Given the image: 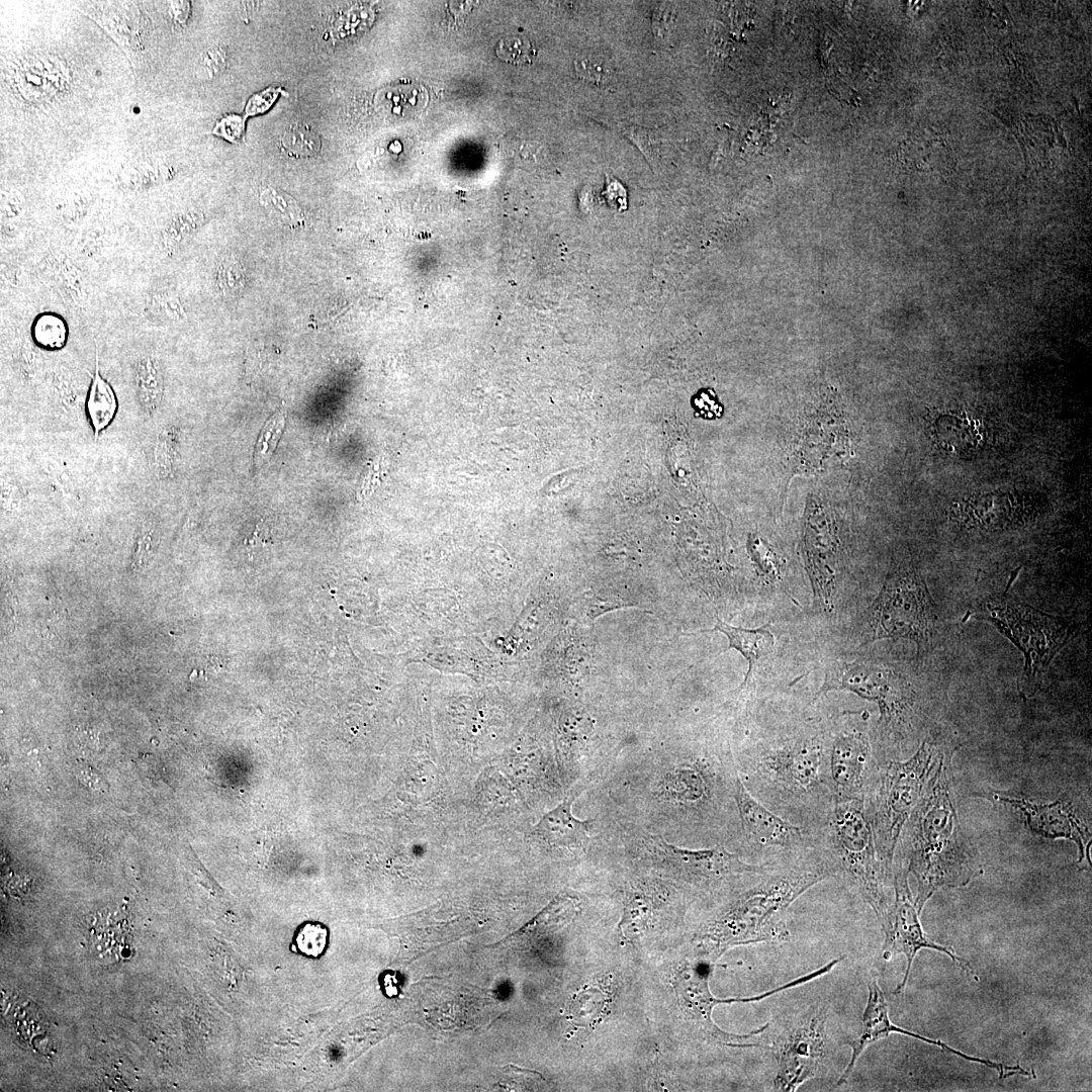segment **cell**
Returning <instances> with one entry per match:
<instances>
[{
    "mask_svg": "<svg viewBox=\"0 0 1092 1092\" xmlns=\"http://www.w3.org/2000/svg\"><path fill=\"white\" fill-rule=\"evenodd\" d=\"M900 157L909 167L929 170L944 164L948 158L945 141L937 132L920 131L911 135L901 147Z\"/></svg>",
    "mask_w": 1092,
    "mask_h": 1092,
    "instance_id": "44dd1931",
    "label": "cell"
},
{
    "mask_svg": "<svg viewBox=\"0 0 1092 1092\" xmlns=\"http://www.w3.org/2000/svg\"><path fill=\"white\" fill-rule=\"evenodd\" d=\"M708 977L709 973L705 969L703 970L691 965L687 966L678 973L676 977V989L678 997L680 998L681 1009L687 1017L693 1021L706 1036L721 1042L734 1043L736 1045H740V1042L764 1033L767 1030L769 1023L766 1022L746 1034H731L723 1031L714 1023L712 1019L714 1006L723 1003L761 1001L793 987V983L789 981L755 996L718 999L710 992Z\"/></svg>",
    "mask_w": 1092,
    "mask_h": 1092,
    "instance_id": "9a60e30c",
    "label": "cell"
},
{
    "mask_svg": "<svg viewBox=\"0 0 1092 1092\" xmlns=\"http://www.w3.org/2000/svg\"><path fill=\"white\" fill-rule=\"evenodd\" d=\"M829 726L810 721L761 739L747 753L748 791L771 811L815 836L834 806Z\"/></svg>",
    "mask_w": 1092,
    "mask_h": 1092,
    "instance_id": "6da1fadb",
    "label": "cell"
},
{
    "mask_svg": "<svg viewBox=\"0 0 1092 1092\" xmlns=\"http://www.w3.org/2000/svg\"><path fill=\"white\" fill-rule=\"evenodd\" d=\"M944 757L941 744L927 738L910 757L876 766L863 802L878 854L891 870L902 828Z\"/></svg>",
    "mask_w": 1092,
    "mask_h": 1092,
    "instance_id": "8992f818",
    "label": "cell"
},
{
    "mask_svg": "<svg viewBox=\"0 0 1092 1092\" xmlns=\"http://www.w3.org/2000/svg\"><path fill=\"white\" fill-rule=\"evenodd\" d=\"M938 616L918 569L907 561L892 566L867 615L862 644L882 639L912 641L921 657L932 648Z\"/></svg>",
    "mask_w": 1092,
    "mask_h": 1092,
    "instance_id": "ba28073f",
    "label": "cell"
},
{
    "mask_svg": "<svg viewBox=\"0 0 1092 1092\" xmlns=\"http://www.w3.org/2000/svg\"><path fill=\"white\" fill-rule=\"evenodd\" d=\"M261 199L266 207L279 216L286 219H297L299 217V209L297 205L288 196L278 192L272 188L265 190Z\"/></svg>",
    "mask_w": 1092,
    "mask_h": 1092,
    "instance_id": "d6a6232c",
    "label": "cell"
},
{
    "mask_svg": "<svg viewBox=\"0 0 1092 1092\" xmlns=\"http://www.w3.org/2000/svg\"><path fill=\"white\" fill-rule=\"evenodd\" d=\"M280 146L287 155L296 158H305L315 155L322 142L313 127L304 123H293L285 128L281 138Z\"/></svg>",
    "mask_w": 1092,
    "mask_h": 1092,
    "instance_id": "603a6c76",
    "label": "cell"
},
{
    "mask_svg": "<svg viewBox=\"0 0 1092 1092\" xmlns=\"http://www.w3.org/2000/svg\"><path fill=\"white\" fill-rule=\"evenodd\" d=\"M842 715L829 726V776L834 802L863 800L878 764L866 725Z\"/></svg>",
    "mask_w": 1092,
    "mask_h": 1092,
    "instance_id": "30bf717a",
    "label": "cell"
},
{
    "mask_svg": "<svg viewBox=\"0 0 1092 1092\" xmlns=\"http://www.w3.org/2000/svg\"><path fill=\"white\" fill-rule=\"evenodd\" d=\"M245 283V274L240 263L231 255L221 258L216 270V285L224 297H233L241 292Z\"/></svg>",
    "mask_w": 1092,
    "mask_h": 1092,
    "instance_id": "f546056e",
    "label": "cell"
},
{
    "mask_svg": "<svg viewBox=\"0 0 1092 1092\" xmlns=\"http://www.w3.org/2000/svg\"><path fill=\"white\" fill-rule=\"evenodd\" d=\"M159 543V529L154 518L143 520L132 548L131 565L134 569H144L152 559Z\"/></svg>",
    "mask_w": 1092,
    "mask_h": 1092,
    "instance_id": "484cf974",
    "label": "cell"
},
{
    "mask_svg": "<svg viewBox=\"0 0 1092 1092\" xmlns=\"http://www.w3.org/2000/svg\"><path fill=\"white\" fill-rule=\"evenodd\" d=\"M802 544L814 603L830 612L837 588L840 541L832 519L814 502L806 510Z\"/></svg>",
    "mask_w": 1092,
    "mask_h": 1092,
    "instance_id": "5bb4252c",
    "label": "cell"
},
{
    "mask_svg": "<svg viewBox=\"0 0 1092 1092\" xmlns=\"http://www.w3.org/2000/svg\"><path fill=\"white\" fill-rule=\"evenodd\" d=\"M994 798L997 802L1016 810L1034 834L1051 839L1065 838L1073 841L1079 850L1078 862L1082 863L1087 860L1090 866L1088 855L1091 839L1090 831L1076 816L1069 804L1061 801L1036 803L1024 798L1001 794H995Z\"/></svg>",
    "mask_w": 1092,
    "mask_h": 1092,
    "instance_id": "e0dca14e",
    "label": "cell"
},
{
    "mask_svg": "<svg viewBox=\"0 0 1092 1092\" xmlns=\"http://www.w3.org/2000/svg\"><path fill=\"white\" fill-rule=\"evenodd\" d=\"M245 128L244 118L238 114H229L221 117L213 128V133L231 142L237 143L241 139Z\"/></svg>",
    "mask_w": 1092,
    "mask_h": 1092,
    "instance_id": "e575fe53",
    "label": "cell"
},
{
    "mask_svg": "<svg viewBox=\"0 0 1092 1092\" xmlns=\"http://www.w3.org/2000/svg\"><path fill=\"white\" fill-rule=\"evenodd\" d=\"M135 384L139 400L143 408L155 413L162 401L164 391L163 373L159 359L155 355H145L135 366Z\"/></svg>",
    "mask_w": 1092,
    "mask_h": 1092,
    "instance_id": "7402d4cb",
    "label": "cell"
},
{
    "mask_svg": "<svg viewBox=\"0 0 1092 1092\" xmlns=\"http://www.w3.org/2000/svg\"><path fill=\"white\" fill-rule=\"evenodd\" d=\"M970 618L992 624L1022 653L1021 695L1039 687L1052 660L1079 629L1072 618L1044 613L1006 594L977 601L966 613V619Z\"/></svg>",
    "mask_w": 1092,
    "mask_h": 1092,
    "instance_id": "52a82bcc",
    "label": "cell"
},
{
    "mask_svg": "<svg viewBox=\"0 0 1092 1092\" xmlns=\"http://www.w3.org/2000/svg\"><path fill=\"white\" fill-rule=\"evenodd\" d=\"M768 627L769 623L755 629L736 627L717 618L713 628L689 633L688 635L700 632H721L727 637L728 646L720 653H723L728 649H735L740 652L748 662L747 672L738 689V691H741L747 687L758 661L774 651L776 639Z\"/></svg>",
    "mask_w": 1092,
    "mask_h": 1092,
    "instance_id": "d6986e66",
    "label": "cell"
},
{
    "mask_svg": "<svg viewBox=\"0 0 1092 1092\" xmlns=\"http://www.w3.org/2000/svg\"><path fill=\"white\" fill-rule=\"evenodd\" d=\"M733 798L743 838L755 851L770 849L789 855L816 846L815 836L758 801L745 787L739 774L734 782Z\"/></svg>",
    "mask_w": 1092,
    "mask_h": 1092,
    "instance_id": "4fadbf2b",
    "label": "cell"
},
{
    "mask_svg": "<svg viewBox=\"0 0 1092 1092\" xmlns=\"http://www.w3.org/2000/svg\"><path fill=\"white\" fill-rule=\"evenodd\" d=\"M33 342L46 350L61 349L67 341L68 329L65 321L57 313L43 312L35 317L31 326Z\"/></svg>",
    "mask_w": 1092,
    "mask_h": 1092,
    "instance_id": "cb8c5ba5",
    "label": "cell"
},
{
    "mask_svg": "<svg viewBox=\"0 0 1092 1092\" xmlns=\"http://www.w3.org/2000/svg\"><path fill=\"white\" fill-rule=\"evenodd\" d=\"M847 691L879 707V739L874 748L878 763L901 759L919 717L918 698L900 673L862 659H834L824 669L816 696Z\"/></svg>",
    "mask_w": 1092,
    "mask_h": 1092,
    "instance_id": "277c9868",
    "label": "cell"
},
{
    "mask_svg": "<svg viewBox=\"0 0 1092 1092\" xmlns=\"http://www.w3.org/2000/svg\"><path fill=\"white\" fill-rule=\"evenodd\" d=\"M328 937L329 929L325 924L305 922L297 929L293 942L302 954L317 958L324 953Z\"/></svg>",
    "mask_w": 1092,
    "mask_h": 1092,
    "instance_id": "83f0119b",
    "label": "cell"
},
{
    "mask_svg": "<svg viewBox=\"0 0 1092 1092\" xmlns=\"http://www.w3.org/2000/svg\"><path fill=\"white\" fill-rule=\"evenodd\" d=\"M827 1008L812 1006L782 1025L770 1049L776 1059L772 1089L794 1092L820 1075L830 1056Z\"/></svg>",
    "mask_w": 1092,
    "mask_h": 1092,
    "instance_id": "9c48e42d",
    "label": "cell"
},
{
    "mask_svg": "<svg viewBox=\"0 0 1092 1092\" xmlns=\"http://www.w3.org/2000/svg\"><path fill=\"white\" fill-rule=\"evenodd\" d=\"M868 989L869 996L867 1005L862 1013L859 1034L856 1037L847 1039L845 1041V1043L851 1049V1055L848 1064L846 1065L845 1069L837 1080L838 1086H841L847 1082L849 1076L851 1075L855 1067L857 1060L859 1059L863 1051L873 1042L888 1037L891 1033L905 1034L922 1040L924 1042L938 1045L941 1049L947 1051L948 1053L963 1058L964 1060L995 1069L997 1072L1002 1069L1001 1063L966 1055L960 1051L952 1049L951 1046L945 1044L938 1039H931L895 1025L891 1022L889 1018L886 999L876 978H873L869 982Z\"/></svg>",
    "mask_w": 1092,
    "mask_h": 1092,
    "instance_id": "2e32d148",
    "label": "cell"
},
{
    "mask_svg": "<svg viewBox=\"0 0 1092 1092\" xmlns=\"http://www.w3.org/2000/svg\"><path fill=\"white\" fill-rule=\"evenodd\" d=\"M573 796L565 798L546 813L534 826L533 834L540 840L558 847H582L589 840L592 822L573 816Z\"/></svg>",
    "mask_w": 1092,
    "mask_h": 1092,
    "instance_id": "ac0fdd59",
    "label": "cell"
},
{
    "mask_svg": "<svg viewBox=\"0 0 1092 1092\" xmlns=\"http://www.w3.org/2000/svg\"><path fill=\"white\" fill-rule=\"evenodd\" d=\"M226 54L221 48H213L204 53L200 60V68L205 76L212 78L219 74L225 66Z\"/></svg>",
    "mask_w": 1092,
    "mask_h": 1092,
    "instance_id": "8d00e7d4",
    "label": "cell"
},
{
    "mask_svg": "<svg viewBox=\"0 0 1092 1092\" xmlns=\"http://www.w3.org/2000/svg\"><path fill=\"white\" fill-rule=\"evenodd\" d=\"M944 760L906 820L897 844L901 861L916 880L914 902L920 912L938 889L966 886L982 873L962 831Z\"/></svg>",
    "mask_w": 1092,
    "mask_h": 1092,
    "instance_id": "3957f363",
    "label": "cell"
},
{
    "mask_svg": "<svg viewBox=\"0 0 1092 1092\" xmlns=\"http://www.w3.org/2000/svg\"><path fill=\"white\" fill-rule=\"evenodd\" d=\"M175 459L174 436L169 431H164L157 438L155 447V463L159 474L167 476Z\"/></svg>",
    "mask_w": 1092,
    "mask_h": 1092,
    "instance_id": "836d02e7",
    "label": "cell"
},
{
    "mask_svg": "<svg viewBox=\"0 0 1092 1092\" xmlns=\"http://www.w3.org/2000/svg\"><path fill=\"white\" fill-rule=\"evenodd\" d=\"M147 311L154 318L181 321L185 312L178 297L168 290H156L147 300Z\"/></svg>",
    "mask_w": 1092,
    "mask_h": 1092,
    "instance_id": "4dcf8cb0",
    "label": "cell"
},
{
    "mask_svg": "<svg viewBox=\"0 0 1092 1092\" xmlns=\"http://www.w3.org/2000/svg\"><path fill=\"white\" fill-rule=\"evenodd\" d=\"M284 424L285 414L283 411L277 412L267 421L256 442L255 459L257 462H263L272 454L280 439Z\"/></svg>",
    "mask_w": 1092,
    "mask_h": 1092,
    "instance_id": "1f68e13d",
    "label": "cell"
},
{
    "mask_svg": "<svg viewBox=\"0 0 1092 1092\" xmlns=\"http://www.w3.org/2000/svg\"><path fill=\"white\" fill-rule=\"evenodd\" d=\"M647 843L652 857L658 863L698 887L715 886L732 879L761 873L770 863L746 862L721 844L702 849L682 848L654 834H650Z\"/></svg>",
    "mask_w": 1092,
    "mask_h": 1092,
    "instance_id": "7c38bea8",
    "label": "cell"
},
{
    "mask_svg": "<svg viewBox=\"0 0 1092 1092\" xmlns=\"http://www.w3.org/2000/svg\"><path fill=\"white\" fill-rule=\"evenodd\" d=\"M835 876L818 846L770 860L703 931L709 950L720 956L732 945L782 942L790 937L788 908L816 884Z\"/></svg>",
    "mask_w": 1092,
    "mask_h": 1092,
    "instance_id": "7a4b0ae2",
    "label": "cell"
},
{
    "mask_svg": "<svg viewBox=\"0 0 1092 1092\" xmlns=\"http://www.w3.org/2000/svg\"><path fill=\"white\" fill-rule=\"evenodd\" d=\"M750 556L765 582L778 583L782 579L781 564L775 551L765 540L752 535L749 537Z\"/></svg>",
    "mask_w": 1092,
    "mask_h": 1092,
    "instance_id": "d4e9b609",
    "label": "cell"
},
{
    "mask_svg": "<svg viewBox=\"0 0 1092 1092\" xmlns=\"http://www.w3.org/2000/svg\"><path fill=\"white\" fill-rule=\"evenodd\" d=\"M495 52L500 60L513 65L529 64L536 55L533 43L520 34H510L502 38Z\"/></svg>",
    "mask_w": 1092,
    "mask_h": 1092,
    "instance_id": "f1b7e54d",
    "label": "cell"
},
{
    "mask_svg": "<svg viewBox=\"0 0 1092 1092\" xmlns=\"http://www.w3.org/2000/svg\"><path fill=\"white\" fill-rule=\"evenodd\" d=\"M281 92V88L269 87L259 93L254 94L247 102L245 108L246 116L256 115L267 111L277 99Z\"/></svg>",
    "mask_w": 1092,
    "mask_h": 1092,
    "instance_id": "d590c367",
    "label": "cell"
},
{
    "mask_svg": "<svg viewBox=\"0 0 1092 1092\" xmlns=\"http://www.w3.org/2000/svg\"><path fill=\"white\" fill-rule=\"evenodd\" d=\"M169 11L175 23L183 25L189 17L190 3L187 1H172Z\"/></svg>",
    "mask_w": 1092,
    "mask_h": 1092,
    "instance_id": "74e56055",
    "label": "cell"
},
{
    "mask_svg": "<svg viewBox=\"0 0 1092 1092\" xmlns=\"http://www.w3.org/2000/svg\"><path fill=\"white\" fill-rule=\"evenodd\" d=\"M574 68L578 78L597 85L609 84L614 75L611 63L594 53L579 55L574 61Z\"/></svg>",
    "mask_w": 1092,
    "mask_h": 1092,
    "instance_id": "4316f807",
    "label": "cell"
},
{
    "mask_svg": "<svg viewBox=\"0 0 1092 1092\" xmlns=\"http://www.w3.org/2000/svg\"><path fill=\"white\" fill-rule=\"evenodd\" d=\"M908 874L906 867L901 861L893 870L895 900L886 919L881 923L885 933L883 958L890 960L892 957L902 953L907 960L903 980L893 992L900 994L904 991L915 956L922 948H931L944 952L961 968L976 978V974L968 962L958 957L951 948L936 944L924 934L919 921L920 911L909 889Z\"/></svg>",
    "mask_w": 1092,
    "mask_h": 1092,
    "instance_id": "8fae6325",
    "label": "cell"
},
{
    "mask_svg": "<svg viewBox=\"0 0 1092 1092\" xmlns=\"http://www.w3.org/2000/svg\"><path fill=\"white\" fill-rule=\"evenodd\" d=\"M118 408V401L111 384L103 377L99 366V351L95 348V371L91 375L86 398V412L89 418L94 439L112 423Z\"/></svg>",
    "mask_w": 1092,
    "mask_h": 1092,
    "instance_id": "ffe728a7",
    "label": "cell"
},
{
    "mask_svg": "<svg viewBox=\"0 0 1092 1092\" xmlns=\"http://www.w3.org/2000/svg\"><path fill=\"white\" fill-rule=\"evenodd\" d=\"M816 838L835 876L873 908L882 923L891 908L887 888L893 885L894 869L878 854L863 800L834 803Z\"/></svg>",
    "mask_w": 1092,
    "mask_h": 1092,
    "instance_id": "5b68a950",
    "label": "cell"
}]
</instances>
